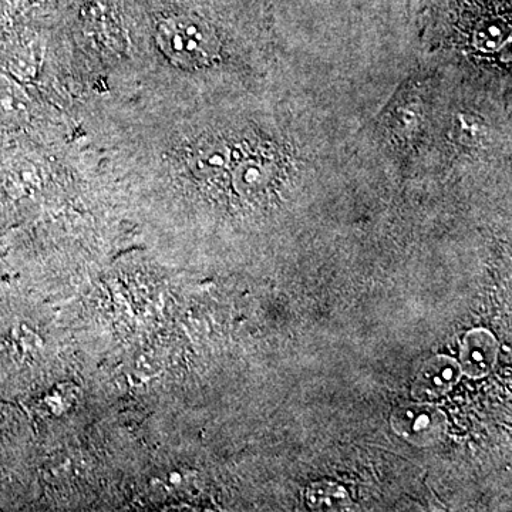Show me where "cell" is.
I'll use <instances>...</instances> for the list:
<instances>
[{"instance_id":"5","label":"cell","mask_w":512,"mask_h":512,"mask_svg":"<svg viewBox=\"0 0 512 512\" xmlns=\"http://www.w3.org/2000/svg\"><path fill=\"white\" fill-rule=\"evenodd\" d=\"M30 99L26 90L12 77L0 73V120L22 124L30 116Z\"/></svg>"},{"instance_id":"1","label":"cell","mask_w":512,"mask_h":512,"mask_svg":"<svg viewBox=\"0 0 512 512\" xmlns=\"http://www.w3.org/2000/svg\"><path fill=\"white\" fill-rule=\"evenodd\" d=\"M156 39L161 52L185 69L207 66L220 50L214 30L204 20L192 16L163 20L158 26Z\"/></svg>"},{"instance_id":"3","label":"cell","mask_w":512,"mask_h":512,"mask_svg":"<svg viewBox=\"0 0 512 512\" xmlns=\"http://www.w3.org/2000/svg\"><path fill=\"white\" fill-rule=\"evenodd\" d=\"M460 375V365L456 360L447 356L433 357L424 363L414 380V396L420 400L437 399L458 382Z\"/></svg>"},{"instance_id":"2","label":"cell","mask_w":512,"mask_h":512,"mask_svg":"<svg viewBox=\"0 0 512 512\" xmlns=\"http://www.w3.org/2000/svg\"><path fill=\"white\" fill-rule=\"evenodd\" d=\"M394 431L414 446L437 443L446 433V414L431 404H404L392 416Z\"/></svg>"},{"instance_id":"6","label":"cell","mask_w":512,"mask_h":512,"mask_svg":"<svg viewBox=\"0 0 512 512\" xmlns=\"http://www.w3.org/2000/svg\"><path fill=\"white\" fill-rule=\"evenodd\" d=\"M308 504L315 511H346L352 501L340 485L318 483L308 490Z\"/></svg>"},{"instance_id":"4","label":"cell","mask_w":512,"mask_h":512,"mask_svg":"<svg viewBox=\"0 0 512 512\" xmlns=\"http://www.w3.org/2000/svg\"><path fill=\"white\" fill-rule=\"evenodd\" d=\"M498 343L488 330L476 329L467 333L460 355V369L468 377L487 376L495 365Z\"/></svg>"}]
</instances>
